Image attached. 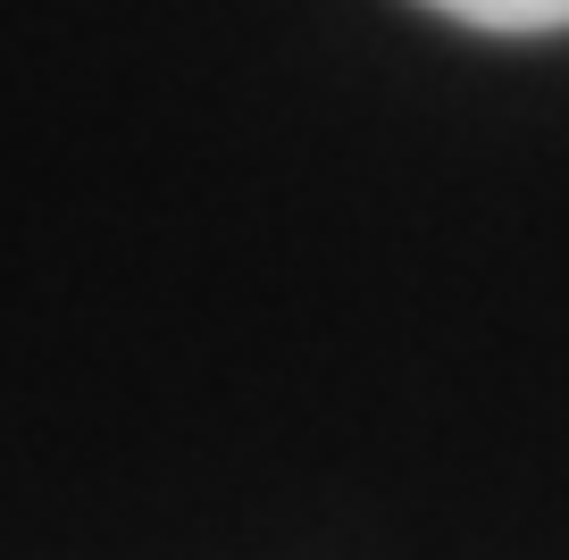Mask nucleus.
<instances>
[{"instance_id":"f257e3e1","label":"nucleus","mask_w":569,"mask_h":560,"mask_svg":"<svg viewBox=\"0 0 569 560\" xmlns=\"http://www.w3.org/2000/svg\"><path fill=\"white\" fill-rule=\"evenodd\" d=\"M427 9H445L478 34H561L569 26V0H427Z\"/></svg>"}]
</instances>
